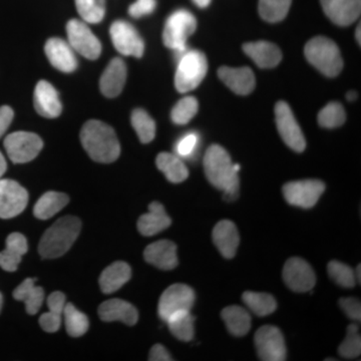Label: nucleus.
<instances>
[{
	"label": "nucleus",
	"instance_id": "obj_20",
	"mask_svg": "<svg viewBox=\"0 0 361 361\" xmlns=\"http://www.w3.org/2000/svg\"><path fill=\"white\" fill-rule=\"evenodd\" d=\"M35 108L44 118H54L61 116L63 106L58 92L47 80H40L35 87Z\"/></svg>",
	"mask_w": 361,
	"mask_h": 361
},
{
	"label": "nucleus",
	"instance_id": "obj_42",
	"mask_svg": "<svg viewBox=\"0 0 361 361\" xmlns=\"http://www.w3.org/2000/svg\"><path fill=\"white\" fill-rule=\"evenodd\" d=\"M338 353L342 357L348 358V360L358 357L360 355L361 338L358 334L357 324H350L348 327V334L339 346Z\"/></svg>",
	"mask_w": 361,
	"mask_h": 361
},
{
	"label": "nucleus",
	"instance_id": "obj_51",
	"mask_svg": "<svg viewBox=\"0 0 361 361\" xmlns=\"http://www.w3.org/2000/svg\"><path fill=\"white\" fill-rule=\"evenodd\" d=\"M360 271H361L360 265H358L357 268H356V271H355V278H356V279L358 280V282H360V283L361 281Z\"/></svg>",
	"mask_w": 361,
	"mask_h": 361
},
{
	"label": "nucleus",
	"instance_id": "obj_47",
	"mask_svg": "<svg viewBox=\"0 0 361 361\" xmlns=\"http://www.w3.org/2000/svg\"><path fill=\"white\" fill-rule=\"evenodd\" d=\"M149 360L151 361H171L173 358L171 357L170 353H168L167 349L164 348L161 344H156L149 351Z\"/></svg>",
	"mask_w": 361,
	"mask_h": 361
},
{
	"label": "nucleus",
	"instance_id": "obj_12",
	"mask_svg": "<svg viewBox=\"0 0 361 361\" xmlns=\"http://www.w3.org/2000/svg\"><path fill=\"white\" fill-rule=\"evenodd\" d=\"M66 32L68 44L73 51L87 59H97L101 56V42L85 23L78 20L68 21Z\"/></svg>",
	"mask_w": 361,
	"mask_h": 361
},
{
	"label": "nucleus",
	"instance_id": "obj_29",
	"mask_svg": "<svg viewBox=\"0 0 361 361\" xmlns=\"http://www.w3.org/2000/svg\"><path fill=\"white\" fill-rule=\"evenodd\" d=\"M14 299L25 304L26 312L35 315L39 312L44 300V291L35 285V279L27 278L13 291Z\"/></svg>",
	"mask_w": 361,
	"mask_h": 361
},
{
	"label": "nucleus",
	"instance_id": "obj_32",
	"mask_svg": "<svg viewBox=\"0 0 361 361\" xmlns=\"http://www.w3.org/2000/svg\"><path fill=\"white\" fill-rule=\"evenodd\" d=\"M157 167L171 183L178 184L189 177V171L180 157L170 153H161L157 157Z\"/></svg>",
	"mask_w": 361,
	"mask_h": 361
},
{
	"label": "nucleus",
	"instance_id": "obj_2",
	"mask_svg": "<svg viewBox=\"0 0 361 361\" xmlns=\"http://www.w3.org/2000/svg\"><path fill=\"white\" fill-rule=\"evenodd\" d=\"M80 142L92 160L110 164L120 157L121 145L115 130L101 121L85 123L80 132Z\"/></svg>",
	"mask_w": 361,
	"mask_h": 361
},
{
	"label": "nucleus",
	"instance_id": "obj_16",
	"mask_svg": "<svg viewBox=\"0 0 361 361\" xmlns=\"http://www.w3.org/2000/svg\"><path fill=\"white\" fill-rule=\"evenodd\" d=\"M323 11L339 26L353 25L360 18L361 0H320Z\"/></svg>",
	"mask_w": 361,
	"mask_h": 361
},
{
	"label": "nucleus",
	"instance_id": "obj_21",
	"mask_svg": "<svg viewBox=\"0 0 361 361\" xmlns=\"http://www.w3.org/2000/svg\"><path fill=\"white\" fill-rule=\"evenodd\" d=\"M99 317L103 322H122L127 325H135L139 319V313L134 305L122 299H110L99 305Z\"/></svg>",
	"mask_w": 361,
	"mask_h": 361
},
{
	"label": "nucleus",
	"instance_id": "obj_7",
	"mask_svg": "<svg viewBox=\"0 0 361 361\" xmlns=\"http://www.w3.org/2000/svg\"><path fill=\"white\" fill-rule=\"evenodd\" d=\"M4 148L14 164H25L35 160L44 148L39 135L28 132H16L7 135Z\"/></svg>",
	"mask_w": 361,
	"mask_h": 361
},
{
	"label": "nucleus",
	"instance_id": "obj_17",
	"mask_svg": "<svg viewBox=\"0 0 361 361\" xmlns=\"http://www.w3.org/2000/svg\"><path fill=\"white\" fill-rule=\"evenodd\" d=\"M145 260L161 270L175 269L179 263L177 246L170 240H159L149 244L144 251Z\"/></svg>",
	"mask_w": 361,
	"mask_h": 361
},
{
	"label": "nucleus",
	"instance_id": "obj_39",
	"mask_svg": "<svg viewBox=\"0 0 361 361\" xmlns=\"http://www.w3.org/2000/svg\"><path fill=\"white\" fill-rule=\"evenodd\" d=\"M346 113L343 106L336 102L329 103L318 114V123L322 128L334 129L345 123Z\"/></svg>",
	"mask_w": 361,
	"mask_h": 361
},
{
	"label": "nucleus",
	"instance_id": "obj_38",
	"mask_svg": "<svg viewBox=\"0 0 361 361\" xmlns=\"http://www.w3.org/2000/svg\"><path fill=\"white\" fill-rule=\"evenodd\" d=\"M75 6L80 18L92 25L101 23L106 14L104 0H75Z\"/></svg>",
	"mask_w": 361,
	"mask_h": 361
},
{
	"label": "nucleus",
	"instance_id": "obj_31",
	"mask_svg": "<svg viewBox=\"0 0 361 361\" xmlns=\"http://www.w3.org/2000/svg\"><path fill=\"white\" fill-rule=\"evenodd\" d=\"M70 199L68 195L59 192H47L42 195L33 208V215L39 220L51 219L59 211L68 205Z\"/></svg>",
	"mask_w": 361,
	"mask_h": 361
},
{
	"label": "nucleus",
	"instance_id": "obj_43",
	"mask_svg": "<svg viewBox=\"0 0 361 361\" xmlns=\"http://www.w3.org/2000/svg\"><path fill=\"white\" fill-rule=\"evenodd\" d=\"M199 135L197 133H188L183 135L176 145V152L180 158H189L193 155L198 146Z\"/></svg>",
	"mask_w": 361,
	"mask_h": 361
},
{
	"label": "nucleus",
	"instance_id": "obj_37",
	"mask_svg": "<svg viewBox=\"0 0 361 361\" xmlns=\"http://www.w3.org/2000/svg\"><path fill=\"white\" fill-rule=\"evenodd\" d=\"M292 0H259V14L268 23L283 20L290 9Z\"/></svg>",
	"mask_w": 361,
	"mask_h": 361
},
{
	"label": "nucleus",
	"instance_id": "obj_13",
	"mask_svg": "<svg viewBox=\"0 0 361 361\" xmlns=\"http://www.w3.org/2000/svg\"><path fill=\"white\" fill-rule=\"evenodd\" d=\"M111 39L116 51L123 56L142 58L145 44L137 30L123 20H116L111 26Z\"/></svg>",
	"mask_w": 361,
	"mask_h": 361
},
{
	"label": "nucleus",
	"instance_id": "obj_45",
	"mask_svg": "<svg viewBox=\"0 0 361 361\" xmlns=\"http://www.w3.org/2000/svg\"><path fill=\"white\" fill-rule=\"evenodd\" d=\"M157 6L156 0H137L130 6L129 13L135 18H142L148 16L155 11Z\"/></svg>",
	"mask_w": 361,
	"mask_h": 361
},
{
	"label": "nucleus",
	"instance_id": "obj_30",
	"mask_svg": "<svg viewBox=\"0 0 361 361\" xmlns=\"http://www.w3.org/2000/svg\"><path fill=\"white\" fill-rule=\"evenodd\" d=\"M221 317L233 336H244L250 331V313L241 306L231 305L225 307L221 313Z\"/></svg>",
	"mask_w": 361,
	"mask_h": 361
},
{
	"label": "nucleus",
	"instance_id": "obj_52",
	"mask_svg": "<svg viewBox=\"0 0 361 361\" xmlns=\"http://www.w3.org/2000/svg\"><path fill=\"white\" fill-rule=\"evenodd\" d=\"M356 39H357L358 44H360L361 37H360V25H358L357 30H356Z\"/></svg>",
	"mask_w": 361,
	"mask_h": 361
},
{
	"label": "nucleus",
	"instance_id": "obj_49",
	"mask_svg": "<svg viewBox=\"0 0 361 361\" xmlns=\"http://www.w3.org/2000/svg\"><path fill=\"white\" fill-rule=\"evenodd\" d=\"M194 4L200 8H205L211 4V0H193Z\"/></svg>",
	"mask_w": 361,
	"mask_h": 361
},
{
	"label": "nucleus",
	"instance_id": "obj_23",
	"mask_svg": "<svg viewBox=\"0 0 361 361\" xmlns=\"http://www.w3.org/2000/svg\"><path fill=\"white\" fill-rule=\"evenodd\" d=\"M213 241L218 250L226 259H232L236 255L240 237L236 225L230 220H222L214 227Z\"/></svg>",
	"mask_w": 361,
	"mask_h": 361
},
{
	"label": "nucleus",
	"instance_id": "obj_1",
	"mask_svg": "<svg viewBox=\"0 0 361 361\" xmlns=\"http://www.w3.org/2000/svg\"><path fill=\"white\" fill-rule=\"evenodd\" d=\"M204 170L207 179L217 189L224 191L226 201L232 202L238 198V164H233L231 157L223 147L212 145L204 157Z\"/></svg>",
	"mask_w": 361,
	"mask_h": 361
},
{
	"label": "nucleus",
	"instance_id": "obj_14",
	"mask_svg": "<svg viewBox=\"0 0 361 361\" xmlns=\"http://www.w3.org/2000/svg\"><path fill=\"white\" fill-rule=\"evenodd\" d=\"M27 191L18 182L0 179V218L11 219L23 213L27 206Z\"/></svg>",
	"mask_w": 361,
	"mask_h": 361
},
{
	"label": "nucleus",
	"instance_id": "obj_33",
	"mask_svg": "<svg viewBox=\"0 0 361 361\" xmlns=\"http://www.w3.org/2000/svg\"><path fill=\"white\" fill-rule=\"evenodd\" d=\"M171 334L180 341H191L195 334V317L190 311H180L169 317L167 322Z\"/></svg>",
	"mask_w": 361,
	"mask_h": 361
},
{
	"label": "nucleus",
	"instance_id": "obj_53",
	"mask_svg": "<svg viewBox=\"0 0 361 361\" xmlns=\"http://www.w3.org/2000/svg\"><path fill=\"white\" fill-rule=\"evenodd\" d=\"M2 305H4V296H2L1 292H0V312H1Z\"/></svg>",
	"mask_w": 361,
	"mask_h": 361
},
{
	"label": "nucleus",
	"instance_id": "obj_6",
	"mask_svg": "<svg viewBox=\"0 0 361 361\" xmlns=\"http://www.w3.org/2000/svg\"><path fill=\"white\" fill-rule=\"evenodd\" d=\"M197 28V20L193 14L186 9H179L169 16L164 28V44L177 52L186 51L187 40Z\"/></svg>",
	"mask_w": 361,
	"mask_h": 361
},
{
	"label": "nucleus",
	"instance_id": "obj_48",
	"mask_svg": "<svg viewBox=\"0 0 361 361\" xmlns=\"http://www.w3.org/2000/svg\"><path fill=\"white\" fill-rule=\"evenodd\" d=\"M7 169V164L6 161V158H4V155H2L1 152H0V179H1L2 176L4 175Z\"/></svg>",
	"mask_w": 361,
	"mask_h": 361
},
{
	"label": "nucleus",
	"instance_id": "obj_28",
	"mask_svg": "<svg viewBox=\"0 0 361 361\" xmlns=\"http://www.w3.org/2000/svg\"><path fill=\"white\" fill-rule=\"evenodd\" d=\"M49 312H45L39 317V325L45 332L54 334L61 329L63 310L66 306V295L61 291H56L47 297Z\"/></svg>",
	"mask_w": 361,
	"mask_h": 361
},
{
	"label": "nucleus",
	"instance_id": "obj_15",
	"mask_svg": "<svg viewBox=\"0 0 361 361\" xmlns=\"http://www.w3.org/2000/svg\"><path fill=\"white\" fill-rule=\"evenodd\" d=\"M282 276L287 287L299 293L310 291L316 283V275L312 267L299 257H292L286 261Z\"/></svg>",
	"mask_w": 361,
	"mask_h": 361
},
{
	"label": "nucleus",
	"instance_id": "obj_5",
	"mask_svg": "<svg viewBox=\"0 0 361 361\" xmlns=\"http://www.w3.org/2000/svg\"><path fill=\"white\" fill-rule=\"evenodd\" d=\"M207 71H208V63L203 52L200 51L180 52L175 75L176 89L182 94L196 89L205 78Z\"/></svg>",
	"mask_w": 361,
	"mask_h": 361
},
{
	"label": "nucleus",
	"instance_id": "obj_10",
	"mask_svg": "<svg viewBox=\"0 0 361 361\" xmlns=\"http://www.w3.org/2000/svg\"><path fill=\"white\" fill-rule=\"evenodd\" d=\"M275 118L278 132L285 144L297 153H302L306 148L305 137L288 104L278 102L275 106Z\"/></svg>",
	"mask_w": 361,
	"mask_h": 361
},
{
	"label": "nucleus",
	"instance_id": "obj_36",
	"mask_svg": "<svg viewBox=\"0 0 361 361\" xmlns=\"http://www.w3.org/2000/svg\"><path fill=\"white\" fill-rule=\"evenodd\" d=\"M63 316L65 317L66 331L71 336L80 337L87 334L90 326L87 316L78 310L75 305L66 303Z\"/></svg>",
	"mask_w": 361,
	"mask_h": 361
},
{
	"label": "nucleus",
	"instance_id": "obj_41",
	"mask_svg": "<svg viewBox=\"0 0 361 361\" xmlns=\"http://www.w3.org/2000/svg\"><path fill=\"white\" fill-rule=\"evenodd\" d=\"M330 278L339 286L344 288H353L356 283L355 270L348 265L339 261H330L327 265Z\"/></svg>",
	"mask_w": 361,
	"mask_h": 361
},
{
	"label": "nucleus",
	"instance_id": "obj_19",
	"mask_svg": "<svg viewBox=\"0 0 361 361\" xmlns=\"http://www.w3.org/2000/svg\"><path fill=\"white\" fill-rule=\"evenodd\" d=\"M218 77L230 90L240 96H247L255 87V75L251 68L222 66L218 71Z\"/></svg>",
	"mask_w": 361,
	"mask_h": 361
},
{
	"label": "nucleus",
	"instance_id": "obj_22",
	"mask_svg": "<svg viewBox=\"0 0 361 361\" xmlns=\"http://www.w3.org/2000/svg\"><path fill=\"white\" fill-rule=\"evenodd\" d=\"M127 80V66L123 59H111L99 80V89L104 97H116L122 92Z\"/></svg>",
	"mask_w": 361,
	"mask_h": 361
},
{
	"label": "nucleus",
	"instance_id": "obj_3",
	"mask_svg": "<svg viewBox=\"0 0 361 361\" xmlns=\"http://www.w3.org/2000/svg\"><path fill=\"white\" fill-rule=\"evenodd\" d=\"M82 229V222L75 216H65L54 223L40 239L39 252L44 259L65 255L75 243Z\"/></svg>",
	"mask_w": 361,
	"mask_h": 361
},
{
	"label": "nucleus",
	"instance_id": "obj_44",
	"mask_svg": "<svg viewBox=\"0 0 361 361\" xmlns=\"http://www.w3.org/2000/svg\"><path fill=\"white\" fill-rule=\"evenodd\" d=\"M339 306L348 318L353 322L361 320V304L358 299L353 297H344L339 299Z\"/></svg>",
	"mask_w": 361,
	"mask_h": 361
},
{
	"label": "nucleus",
	"instance_id": "obj_35",
	"mask_svg": "<svg viewBox=\"0 0 361 361\" xmlns=\"http://www.w3.org/2000/svg\"><path fill=\"white\" fill-rule=\"evenodd\" d=\"M130 121H132L133 128L142 144H149L155 139L156 123L146 111L137 109L133 111Z\"/></svg>",
	"mask_w": 361,
	"mask_h": 361
},
{
	"label": "nucleus",
	"instance_id": "obj_26",
	"mask_svg": "<svg viewBox=\"0 0 361 361\" xmlns=\"http://www.w3.org/2000/svg\"><path fill=\"white\" fill-rule=\"evenodd\" d=\"M28 250L27 240L20 233H11L6 239V247L0 252V267L7 272L18 270L23 256Z\"/></svg>",
	"mask_w": 361,
	"mask_h": 361
},
{
	"label": "nucleus",
	"instance_id": "obj_50",
	"mask_svg": "<svg viewBox=\"0 0 361 361\" xmlns=\"http://www.w3.org/2000/svg\"><path fill=\"white\" fill-rule=\"evenodd\" d=\"M346 99L350 102L355 101V99H357V94H356L355 90H350V92H348V94H346Z\"/></svg>",
	"mask_w": 361,
	"mask_h": 361
},
{
	"label": "nucleus",
	"instance_id": "obj_46",
	"mask_svg": "<svg viewBox=\"0 0 361 361\" xmlns=\"http://www.w3.org/2000/svg\"><path fill=\"white\" fill-rule=\"evenodd\" d=\"M13 116L14 113L11 106H0V137L6 134L7 129H8L9 126L13 122Z\"/></svg>",
	"mask_w": 361,
	"mask_h": 361
},
{
	"label": "nucleus",
	"instance_id": "obj_24",
	"mask_svg": "<svg viewBox=\"0 0 361 361\" xmlns=\"http://www.w3.org/2000/svg\"><path fill=\"white\" fill-rule=\"evenodd\" d=\"M171 224L172 220L164 206L159 202H153L149 205V212L139 218L137 230L142 236L151 237L167 229Z\"/></svg>",
	"mask_w": 361,
	"mask_h": 361
},
{
	"label": "nucleus",
	"instance_id": "obj_40",
	"mask_svg": "<svg viewBox=\"0 0 361 361\" xmlns=\"http://www.w3.org/2000/svg\"><path fill=\"white\" fill-rule=\"evenodd\" d=\"M198 109V101L194 97H186L175 104L171 118L177 125H186L197 115Z\"/></svg>",
	"mask_w": 361,
	"mask_h": 361
},
{
	"label": "nucleus",
	"instance_id": "obj_9",
	"mask_svg": "<svg viewBox=\"0 0 361 361\" xmlns=\"http://www.w3.org/2000/svg\"><path fill=\"white\" fill-rule=\"evenodd\" d=\"M283 195L287 203L299 208L314 207L325 191V184L319 180H302L289 182L283 186Z\"/></svg>",
	"mask_w": 361,
	"mask_h": 361
},
{
	"label": "nucleus",
	"instance_id": "obj_18",
	"mask_svg": "<svg viewBox=\"0 0 361 361\" xmlns=\"http://www.w3.org/2000/svg\"><path fill=\"white\" fill-rule=\"evenodd\" d=\"M45 54L56 70L70 73L78 68L75 51L68 42L63 39H51L45 44Z\"/></svg>",
	"mask_w": 361,
	"mask_h": 361
},
{
	"label": "nucleus",
	"instance_id": "obj_11",
	"mask_svg": "<svg viewBox=\"0 0 361 361\" xmlns=\"http://www.w3.org/2000/svg\"><path fill=\"white\" fill-rule=\"evenodd\" d=\"M255 345L259 360H286V345L281 330L274 325H264L255 334Z\"/></svg>",
	"mask_w": 361,
	"mask_h": 361
},
{
	"label": "nucleus",
	"instance_id": "obj_8",
	"mask_svg": "<svg viewBox=\"0 0 361 361\" xmlns=\"http://www.w3.org/2000/svg\"><path fill=\"white\" fill-rule=\"evenodd\" d=\"M195 292L186 284H173L161 294L159 301V316L164 322L180 311H191L195 303Z\"/></svg>",
	"mask_w": 361,
	"mask_h": 361
},
{
	"label": "nucleus",
	"instance_id": "obj_25",
	"mask_svg": "<svg viewBox=\"0 0 361 361\" xmlns=\"http://www.w3.org/2000/svg\"><path fill=\"white\" fill-rule=\"evenodd\" d=\"M243 51L261 68H275L282 59L281 51L272 42H248L243 45Z\"/></svg>",
	"mask_w": 361,
	"mask_h": 361
},
{
	"label": "nucleus",
	"instance_id": "obj_4",
	"mask_svg": "<svg viewBox=\"0 0 361 361\" xmlns=\"http://www.w3.org/2000/svg\"><path fill=\"white\" fill-rule=\"evenodd\" d=\"M304 52L311 65L326 77H336L343 68L338 47L334 40L327 37H316L310 39L306 44Z\"/></svg>",
	"mask_w": 361,
	"mask_h": 361
},
{
	"label": "nucleus",
	"instance_id": "obj_34",
	"mask_svg": "<svg viewBox=\"0 0 361 361\" xmlns=\"http://www.w3.org/2000/svg\"><path fill=\"white\" fill-rule=\"evenodd\" d=\"M242 300L254 314L261 317L272 314L277 310V301L274 297L263 292H244Z\"/></svg>",
	"mask_w": 361,
	"mask_h": 361
},
{
	"label": "nucleus",
	"instance_id": "obj_27",
	"mask_svg": "<svg viewBox=\"0 0 361 361\" xmlns=\"http://www.w3.org/2000/svg\"><path fill=\"white\" fill-rule=\"evenodd\" d=\"M132 276V269L128 263L116 261L106 267L99 277V287L104 294H111L122 288Z\"/></svg>",
	"mask_w": 361,
	"mask_h": 361
}]
</instances>
